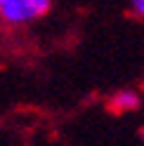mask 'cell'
<instances>
[{
  "label": "cell",
  "instance_id": "cell-1",
  "mask_svg": "<svg viewBox=\"0 0 144 146\" xmlns=\"http://www.w3.org/2000/svg\"><path fill=\"white\" fill-rule=\"evenodd\" d=\"M52 0H0V19L10 26H24L50 12Z\"/></svg>",
  "mask_w": 144,
  "mask_h": 146
},
{
  "label": "cell",
  "instance_id": "cell-2",
  "mask_svg": "<svg viewBox=\"0 0 144 146\" xmlns=\"http://www.w3.org/2000/svg\"><path fill=\"white\" fill-rule=\"evenodd\" d=\"M111 108L116 113H128V111H137L139 108V94L132 92V90H123V92H116L111 97Z\"/></svg>",
  "mask_w": 144,
  "mask_h": 146
},
{
  "label": "cell",
  "instance_id": "cell-3",
  "mask_svg": "<svg viewBox=\"0 0 144 146\" xmlns=\"http://www.w3.org/2000/svg\"><path fill=\"white\" fill-rule=\"evenodd\" d=\"M130 10L135 17H144V0H130Z\"/></svg>",
  "mask_w": 144,
  "mask_h": 146
},
{
  "label": "cell",
  "instance_id": "cell-4",
  "mask_svg": "<svg viewBox=\"0 0 144 146\" xmlns=\"http://www.w3.org/2000/svg\"><path fill=\"white\" fill-rule=\"evenodd\" d=\"M142 139H144V127H142Z\"/></svg>",
  "mask_w": 144,
  "mask_h": 146
}]
</instances>
